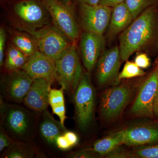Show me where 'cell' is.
<instances>
[{"label":"cell","mask_w":158,"mask_h":158,"mask_svg":"<svg viewBox=\"0 0 158 158\" xmlns=\"http://www.w3.org/2000/svg\"><path fill=\"white\" fill-rule=\"evenodd\" d=\"M123 32L119 38L121 60L144 48L158 37V14L154 6L143 11Z\"/></svg>","instance_id":"cell-1"},{"label":"cell","mask_w":158,"mask_h":158,"mask_svg":"<svg viewBox=\"0 0 158 158\" xmlns=\"http://www.w3.org/2000/svg\"><path fill=\"white\" fill-rule=\"evenodd\" d=\"M25 30L36 40L38 50L54 61L64 53L73 43L54 25L37 30Z\"/></svg>","instance_id":"cell-2"},{"label":"cell","mask_w":158,"mask_h":158,"mask_svg":"<svg viewBox=\"0 0 158 158\" xmlns=\"http://www.w3.org/2000/svg\"><path fill=\"white\" fill-rule=\"evenodd\" d=\"M76 43L55 61L56 79L65 90L76 89L83 74Z\"/></svg>","instance_id":"cell-3"},{"label":"cell","mask_w":158,"mask_h":158,"mask_svg":"<svg viewBox=\"0 0 158 158\" xmlns=\"http://www.w3.org/2000/svg\"><path fill=\"white\" fill-rule=\"evenodd\" d=\"M50 15L54 25L72 42L76 43L80 34L74 9L71 4L60 0H40Z\"/></svg>","instance_id":"cell-4"},{"label":"cell","mask_w":158,"mask_h":158,"mask_svg":"<svg viewBox=\"0 0 158 158\" xmlns=\"http://www.w3.org/2000/svg\"><path fill=\"white\" fill-rule=\"evenodd\" d=\"M95 98L89 73H83L74 96L77 121L82 131L87 129L93 120Z\"/></svg>","instance_id":"cell-5"},{"label":"cell","mask_w":158,"mask_h":158,"mask_svg":"<svg viewBox=\"0 0 158 158\" xmlns=\"http://www.w3.org/2000/svg\"><path fill=\"white\" fill-rule=\"evenodd\" d=\"M135 91V88L126 84L113 86L105 90L100 102L102 118L108 121L118 118L132 98Z\"/></svg>","instance_id":"cell-6"},{"label":"cell","mask_w":158,"mask_h":158,"mask_svg":"<svg viewBox=\"0 0 158 158\" xmlns=\"http://www.w3.org/2000/svg\"><path fill=\"white\" fill-rule=\"evenodd\" d=\"M112 9L102 5L79 4L80 21L85 31L103 34L110 24Z\"/></svg>","instance_id":"cell-7"},{"label":"cell","mask_w":158,"mask_h":158,"mask_svg":"<svg viewBox=\"0 0 158 158\" xmlns=\"http://www.w3.org/2000/svg\"><path fill=\"white\" fill-rule=\"evenodd\" d=\"M158 88V65L151 73L140 88L131 109L134 116L153 118L154 103Z\"/></svg>","instance_id":"cell-8"},{"label":"cell","mask_w":158,"mask_h":158,"mask_svg":"<svg viewBox=\"0 0 158 158\" xmlns=\"http://www.w3.org/2000/svg\"><path fill=\"white\" fill-rule=\"evenodd\" d=\"M1 115L6 127L17 138L25 137L31 127L30 115L25 110L16 105L1 104Z\"/></svg>","instance_id":"cell-9"},{"label":"cell","mask_w":158,"mask_h":158,"mask_svg":"<svg viewBox=\"0 0 158 158\" xmlns=\"http://www.w3.org/2000/svg\"><path fill=\"white\" fill-rule=\"evenodd\" d=\"M105 44L103 34L85 31L82 34L80 41L81 55L84 65L89 73L103 52Z\"/></svg>","instance_id":"cell-10"},{"label":"cell","mask_w":158,"mask_h":158,"mask_svg":"<svg viewBox=\"0 0 158 158\" xmlns=\"http://www.w3.org/2000/svg\"><path fill=\"white\" fill-rule=\"evenodd\" d=\"M15 13L26 25L25 29L35 30L45 23L47 11L41 1L23 0L15 4Z\"/></svg>","instance_id":"cell-11"},{"label":"cell","mask_w":158,"mask_h":158,"mask_svg":"<svg viewBox=\"0 0 158 158\" xmlns=\"http://www.w3.org/2000/svg\"><path fill=\"white\" fill-rule=\"evenodd\" d=\"M119 47L115 46L105 51L98 62L97 78L99 85L105 86L117 79L121 64Z\"/></svg>","instance_id":"cell-12"},{"label":"cell","mask_w":158,"mask_h":158,"mask_svg":"<svg viewBox=\"0 0 158 158\" xmlns=\"http://www.w3.org/2000/svg\"><path fill=\"white\" fill-rule=\"evenodd\" d=\"M32 79L44 78L53 81L56 79L55 62L39 50L29 57L22 69Z\"/></svg>","instance_id":"cell-13"},{"label":"cell","mask_w":158,"mask_h":158,"mask_svg":"<svg viewBox=\"0 0 158 158\" xmlns=\"http://www.w3.org/2000/svg\"><path fill=\"white\" fill-rule=\"evenodd\" d=\"M53 81L44 78L34 79L23 102L29 109L37 112H43L47 109L49 93Z\"/></svg>","instance_id":"cell-14"},{"label":"cell","mask_w":158,"mask_h":158,"mask_svg":"<svg viewBox=\"0 0 158 158\" xmlns=\"http://www.w3.org/2000/svg\"><path fill=\"white\" fill-rule=\"evenodd\" d=\"M34 79L23 69L11 72L4 85L6 95L13 101H23Z\"/></svg>","instance_id":"cell-15"},{"label":"cell","mask_w":158,"mask_h":158,"mask_svg":"<svg viewBox=\"0 0 158 158\" xmlns=\"http://www.w3.org/2000/svg\"><path fill=\"white\" fill-rule=\"evenodd\" d=\"M125 130L124 144L138 146L158 144V123L138 125Z\"/></svg>","instance_id":"cell-16"},{"label":"cell","mask_w":158,"mask_h":158,"mask_svg":"<svg viewBox=\"0 0 158 158\" xmlns=\"http://www.w3.org/2000/svg\"><path fill=\"white\" fill-rule=\"evenodd\" d=\"M134 20L132 15L125 3L123 2L113 7L107 35L110 39L123 32Z\"/></svg>","instance_id":"cell-17"},{"label":"cell","mask_w":158,"mask_h":158,"mask_svg":"<svg viewBox=\"0 0 158 158\" xmlns=\"http://www.w3.org/2000/svg\"><path fill=\"white\" fill-rule=\"evenodd\" d=\"M39 129L41 135L47 142L55 144L57 138L66 131L65 127L60 121L56 120L47 110L43 112Z\"/></svg>","instance_id":"cell-18"},{"label":"cell","mask_w":158,"mask_h":158,"mask_svg":"<svg viewBox=\"0 0 158 158\" xmlns=\"http://www.w3.org/2000/svg\"><path fill=\"white\" fill-rule=\"evenodd\" d=\"M125 138V130L117 131L97 141L90 149L100 155H107L122 144H124Z\"/></svg>","instance_id":"cell-19"},{"label":"cell","mask_w":158,"mask_h":158,"mask_svg":"<svg viewBox=\"0 0 158 158\" xmlns=\"http://www.w3.org/2000/svg\"><path fill=\"white\" fill-rule=\"evenodd\" d=\"M28 58L14 44H12L9 46L7 51L5 66L6 69L11 73L21 69Z\"/></svg>","instance_id":"cell-20"},{"label":"cell","mask_w":158,"mask_h":158,"mask_svg":"<svg viewBox=\"0 0 158 158\" xmlns=\"http://www.w3.org/2000/svg\"><path fill=\"white\" fill-rule=\"evenodd\" d=\"M13 44L19 50L30 57L38 51L37 41L33 36H30L25 33H19L13 37Z\"/></svg>","instance_id":"cell-21"},{"label":"cell","mask_w":158,"mask_h":158,"mask_svg":"<svg viewBox=\"0 0 158 158\" xmlns=\"http://www.w3.org/2000/svg\"><path fill=\"white\" fill-rule=\"evenodd\" d=\"M34 150L23 143L14 142L6 152L2 156L5 158H30L34 157Z\"/></svg>","instance_id":"cell-22"},{"label":"cell","mask_w":158,"mask_h":158,"mask_svg":"<svg viewBox=\"0 0 158 158\" xmlns=\"http://www.w3.org/2000/svg\"><path fill=\"white\" fill-rule=\"evenodd\" d=\"M158 0H125V3L135 19L145 9L154 6Z\"/></svg>","instance_id":"cell-23"},{"label":"cell","mask_w":158,"mask_h":158,"mask_svg":"<svg viewBox=\"0 0 158 158\" xmlns=\"http://www.w3.org/2000/svg\"><path fill=\"white\" fill-rule=\"evenodd\" d=\"M145 73L136 65L135 62L127 61L120 73L118 74L117 80L129 79L135 77L143 76Z\"/></svg>","instance_id":"cell-24"},{"label":"cell","mask_w":158,"mask_h":158,"mask_svg":"<svg viewBox=\"0 0 158 158\" xmlns=\"http://www.w3.org/2000/svg\"><path fill=\"white\" fill-rule=\"evenodd\" d=\"M129 154L130 157L158 158V144L139 148Z\"/></svg>","instance_id":"cell-25"},{"label":"cell","mask_w":158,"mask_h":158,"mask_svg":"<svg viewBox=\"0 0 158 158\" xmlns=\"http://www.w3.org/2000/svg\"><path fill=\"white\" fill-rule=\"evenodd\" d=\"M64 90L62 87L59 89L51 88L49 93V104L51 107L65 104Z\"/></svg>","instance_id":"cell-26"},{"label":"cell","mask_w":158,"mask_h":158,"mask_svg":"<svg viewBox=\"0 0 158 158\" xmlns=\"http://www.w3.org/2000/svg\"><path fill=\"white\" fill-rule=\"evenodd\" d=\"M97 154H99L94 151L92 150L89 149L80 151L77 152H72L67 156L68 158H91L96 157Z\"/></svg>","instance_id":"cell-27"},{"label":"cell","mask_w":158,"mask_h":158,"mask_svg":"<svg viewBox=\"0 0 158 158\" xmlns=\"http://www.w3.org/2000/svg\"><path fill=\"white\" fill-rule=\"evenodd\" d=\"M135 62L141 69H147L151 65L150 59L147 55L144 53L137 55L135 59Z\"/></svg>","instance_id":"cell-28"},{"label":"cell","mask_w":158,"mask_h":158,"mask_svg":"<svg viewBox=\"0 0 158 158\" xmlns=\"http://www.w3.org/2000/svg\"><path fill=\"white\" fill-rule=\"evenodd\" d=\"M6 40V32L3 27L0 28V65L4 64V53Z\"/></svg>","instance_id":"cell-29"},{"label":"cell","mask_w":158,"mask_h":158,"mask_svg":"<svg viewBox=\"0 0 158 158\" xmlns=\"http://www.w3.org/2000/svg\"><path fill=\"white\" fill-rule=\"evenodd\" d=\"M14 142L6 132L1 129L0 132V152H2L5 148L10 147Z\"/></svg>","instance_id":"cell-30"},{"label":"cell","mask_w":158,"mask_h":158,"mask_svg":"<svg viewBox=\"0 0 158 158\" xmlns=\"http://www.w3.org/2000/svg\"><path fill=\"white\" fill-rule=\"evenodd\" d=\"M52 108L53 113L59 117L60 122L63 126L65 127L64 122H65V119L67 118V117L65 115V104L53 107Z\"/></svg>","instance_id":"cell-31"},{"label":"cell","mask_w":158,"mask_h":158,"mask_svg":"<svg viewBox=\"0 0 158 158\" xmlns=\"http://www.w3.org/2000/svg\"><path fill=\"white\" fill-rule=\"evenodd\" d=\"M56 144L59 149L66 150L72 147L63 134L57 138Z\"/></svg>","instance_id":"cell-32"},{"label":"cell","mask_w":158,"mask_h":158,"mask_svg":"<svg viewBox=\"0 0 158 158\" xmlns=\"http://www.w3.org/2000/svg\"><path fill=\"white\" fill-rule=\"evenodd\" d=\"M118 148L111 152L107 155V157L123 158L130 157L129 152H127L120 149H117Z\"/></svg>","instance_id":"cell-33"},{"label":"cell","mask_w":158,"mask_h":158,"mask_svg":"<svg viewBox=\"0 0 158 158\" xmlns=\"http://www.w3.org/2000/svg\"><path fill=\"white\" fill-rule=\"evenodd\" d=\"M65 138L69 142L72 147L75 146L78 142L79 138L76 133L70 131H66L63 134Z\"/></svg>","instance_id":"cell-34"},{"label":"cell","mask_w":158,"mask_h":158,"mask_svg":"<svg viewBox=\"0 0 158 158\" xmlns=\"http://www.w3.org/2000/svg\"><path fill=\"white\" fill-rule=\"evenodd\" d=\"M125 0H100L99 5L108 6L110 7H114L120 3L124 2Z\"/></svg>","instance_id":"cell-35"},{"label":"cell","mask_w":158,"mask_h":158,"mask_svg":"<svg viewBox=\"0 0 158 158\" xmlns=\"http://www.w3.org/2000/svg\"><path fill=\"white\" fill-rule=\"evenodd\" d=\"M100 0H72V2L73 1L75 2L78 3L79 4H85L88 5H96L98 4Z\"/></svg>","instance_id":"cell-36"},{"label":"cell","mask_w":158,"mask_h":158,"mask_svg":"<svg viewBox=\"0 0 158 158\" xmlns=\"http://www.w3.org/2000/svg\"><path fill=\"white\" fill-rule=\"evenodd\" d=\"M153 110L154 117L158 119V88L154 103Z\"/></svg>","instance_id":"cell-37"},{"label":"cell","mask_w":158,"mask_h":158,"mask_svg":"<svg viewBox=\"0 0 158 158\" xmlns=\"http://www.w3.org/2000/svg\"><path fill=\"white\" fill-rule=\"evenodd\" d=\"M60 1L65 3H67V4H71V3H72V0H60Z\"/></svg>","instance_id":"cell-38"}]
</instances>
